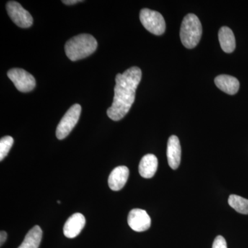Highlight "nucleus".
<instances>
[{
	"label": "nucleus",
	"mask_w": 248,
	"mask_h": 248,
	"mask_svg": "<svg viewBox=\"0 0 248 248\" xmlns=\"http://www.w3.org/2000/svg\"><path fill=\"white\" fill-rule=\"evenodd\" d=\"M141 76V69L137 66L117 75L113 102L107 110V115L111 120L120 121L127 115L135 102L136 90Z\"/></svg>",
	"instance_id": "obj_1"
},
{
	"label": "nucleus",
	"mask_w": 248,
	"mask_h": 248,
	"mask_svg": "<svg viewBox=\"0 0 248 248\" xmlns=\"http://www.w3.org/2000/svg\"><path fill=\"white\" fill-rule=\"evenodd\" d=\"M97 48V42L89 34H81L68 40L65 45V52L71 61H78L92 55Z\"/></svg>",
	"instance_id": "obj_2"
},
{
	"label": "nucleus",
	"mask_w": 248,
	"mask_h": 248,
	"mask_svg": "<svg viewBox=\"0 0 248 248\" xmlns=\"http://www.w3.org/2000/svg\"><path fill=\"white\" fill-rule=\"evenodd\" d=\"M202 35V25L195 14H187L183 19L180 38L186 48H194L200 43Z\"/></svg>",
	"instance_id": "obj_3"
},
{
	"label": "nucleus",
	"mask_w": 248,
	"mask_h": 248,
	"mask_svg": "<svg viewBox=\"0 0 248 248\" xmlns=\"http://www.w3.org/2000/svg\"><path fill=\"white\" fill-rule=\"evenodd\" d=\"M140 21L147 31L155 35H161L166 31V22L162 15L157 11L143 9L140 11Z\"/></svg>",
	"instance_id": "obj_4"
},
{
	"label": "nucleus",
	"mask_w": 248,
	"mask_h": 248,
	"mask_svg": "<svg viewBox=\"0 0 248 248\" xmlns=\"http://www.w3.org/2000/svg\"><path fill=\"white\" fill-rule=\"evenodd\" d=\"M81 111V106L78 104L68 109L57 127L56 136L58 140H63L71 133L79 121Z\"/></svg>",
	"instance_id": "obj_5"
},
{
	"label": "nucleus",
	"mask_w": 248,
	"mask_h": 248,
	"mask_svg": "<svg viewBox=\"0 0 248 248\" xmlns=\"http://www.w3.org/2000/svg\"><path fill=\"white\" fill-rule=\"evenodd\" d=\"M7 76L13 81L16 89L22 93H28L35 89L36 81L34 77L22 68H13Z\"/></svg>",
	"instance_id": "obj_6"
},
{
	"label": "nucleus",
	"mask_w": 248,
	"mask_h": 248,
	"mask_svg": "<svg viewBox=\"0 0 248 248\" xmlns=\"http://www.w3.org/2000/svg\"><path fill=\"white\" fill-rule=\"evenodd\" d=\"M6 10L13 22L21 28H29L32 26L33 19L29 11L24 9L17 1H10L6 4Z\"/></svg>",
	"instance_id": "obj_7"
},
{
	"label": "nucleus",
	"mask_w": 248,
	"mask_h": 248,
	"mask_svg": "<svg viewBox=\"0 0 248 248\" xmlns=\"http://www.w3.org/2000/svg\"><path fill=\"white\" fill-rule=\"evenodd\" d=\"M129 226L135 232H144L151 226V218L146 211L141 209H133L128 217Z\"/></svg>",
	"instance_id": "obj_8"
},
{
	"label": "nucleus",
	"mask_w": 248,
	"mask_h": 248,
	"mask_svg": "<svg viewBox=\"0 0 248 248\" xmlns=\"http://www.w3.org/2000/svg\"><path fill=\"white\" fill-rule=\"evenodd\" d=\"M86 225V218L81 213H75L67 220L63 226V234L67 238L73 239L81 233Z\"/></svg>",
	"instance_id": "obj_9"
},
{
	"label": "nucleus",
	"mask_w": 248,
	"mask_h": 248,
	"mask_svg": "<svg viewBox=\"0 0 248 248\" xmlns=\"http://www.w3.org/2000/svg\"><path fill=\"white\" fill-rule=\"evenodd\" d=\"M182 148L179 138L175 135H172L169 138L167 146L168 162L170 167L173 170H177L181 163Z\"/></svg>",
	"instance_id": "obj_10"
},
{
	"label": "nucleus",
	"mask_w": 248,
	"mask_h": 248,
	"mask_svg": "<svg viewBox=\"0 0 248 248\" xmlns=\"http://www.w3.org/2000/svg\"><path fill=\"white\" fill-rule=\"evenodd\" d=\"M129 177V170L126 166H118L111 172L108 178V185L111 190H122L126 184Z\"/></svg>",
	"instance_id": "obj_11"
},
{
	"label": "nucleus",
	"mask_w": 248,
	"mask_h": 248,
	"mask_svg": "<svg viewBox=\"0 0 248 248\" xmlns=\"http://www.w3.org/2000/svg\"><path fill=\"white\" fill-rule=\"evenodd\" d=\"M215 83L218 89L231 95L236 94L239 91V81L234 77L228 75H221L215 78Z\"/></svg>",
	"instance_id": "obj_12"
},
{
	"label": "nucleus",
	"mask_w": 248,
	"mask_h": 248,
	"mask_svg": "<svg viewBox=\"0 0 248 248\" xmlns=\"http://www.w3.org/2000/svg\"><path fill=\"white\" fill-rule=\"evenodd\" d=\"M158 159L155 155L148 154L145 155L140 161L139 172L142 177L151 179L154 177L157 170Z\"/></svg>",
	"instance_id": "obj_13"
},
{
	"label": "nucleus",
	"mask_w": 248,
	"mask_h": 248,
	"mask_svg": "<svg viewBox=\"0 0 248 248\" xmlns=\"http://www.w3.org/2000/svg\"><path fill=\"white\" fill-rule=\"evenodd\" d=\"M218 40L222 50L226 53H231L236 48V40L232 31L230 28L223 27L218 31Z\"/></svg>",
	"instance_id": "obj_14"
},
{
	"label": "nucleus",
	"mask_w": 248,
	"mask_h": 248,
	"mask_svg": "<svg viewBox=\"0 0 248 248\" xmlns=\"http://www.w3.org/2000/svg\"><path fill=\"white\" fill-rule=\"evenodd\" d=\"M42 238V231L39 226H34L26 235L18 248H38Z\"/></svg>",
	"instance_id": "obj_15"
},
{
	"label": "nucleus",
	"mask_w": 248,
	"mask_h": 248,
	"mask_svg": "<svg viewBox=\"0 0 248 248\" xmlns=\"http://www.w3.org/2000/svg\"><path fill=\"white\" fill-rule=\"evenodd\" d=\"M228 203L238 213L248 215V200L240 196L232 195L228 199Z\"/></svg>",
	"instance_id": "obj_16"
},
{
	"label": "nucleus",
	"mask_w": 248,
	"mask_h": 248,
	"mask_svg": "<svg viewBox=\"0 0 248 248\" xmlns=\"http://www.w3.org/2000/svg\"><path fill=\"white\" fill-rule=\"evenodd\" d=\"M14 143V140L12 137L6 136L0 140V161H2L9 154L10 150Z\"/></svg>",
	"instance_id": "obj_17"
},
{
	"label": "nucleus",
	"mask_w": 248,
	"mask_h": 248,
	"mask_svg": "<svg viewBox=\"0 0 248 248\" xmlns=\"http://www.w3.org/2000/svg\"><path fill=\"white\" fill-rule=\"evenodd\" d=\"M213 248H228L226 239L222 236H217L213 244Z\"/></svg>",
	"instance_id": "obj_18"
},
{
	"label": "nucleus",
	"mask_w": 248,
	"mask_h": 248,
	"mask_svg": "<svg viewBox=\"0 0 248 248\" xmlns=\"http://www.w3.org/2000/svg\"><path fill=\"white\" fill-rule=\"evenodd\" d=\"M6 239H7V234H6V232L1 231V233H0V244H1V246H2V245L4 244Z\"/></svg>",
	"instance_id": "obj_19"
},
{
	"label": "nucleus",
	"mask_w": 248,
	"mask_h": 248,
	"mask_svg": "<svg viewBox=\"0 0 248 248\" xmlns=\"http://www.w3.org/2000/svg\"><path fill=\"white\" fill-rule=\"evenodd\" d=\"M81 1H81V0H64V1H62V2L67 5H73L78 2H81Z\"/></svg>",
	"instance_id": "obj_20"
}]
</instances>
